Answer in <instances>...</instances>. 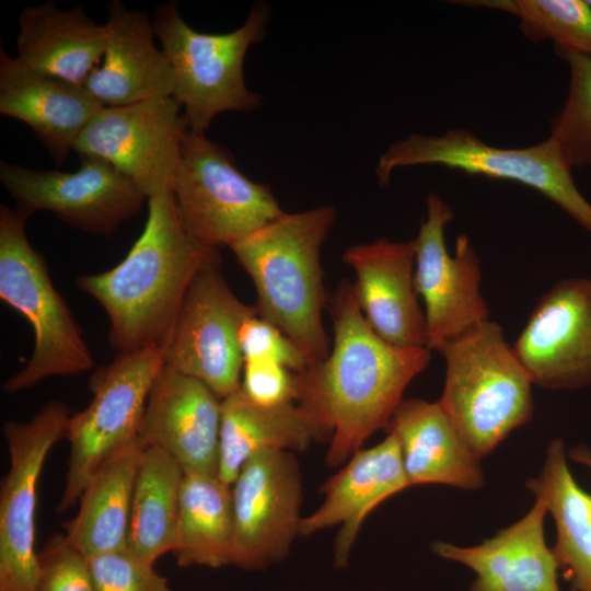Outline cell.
I'll return each instance as SVG.
<instances>
[{"mask_svg":"<svg viewBox=\"0 0 591 591\" xmlns=\"http://www.w3.org/2000/svg\"><path fill=\"white\" fill-rule=\"evenodd\" d=\"M334 343L326 358L294 373L296 402L328 442L326 463L338 466L386 428L431 350L395 347L367 323L354 285H339L331 302Z\"/></svg>","mask_w":591,"mask_h":591,"instance_id":"cell-1","label":"cell"},{"mask_svg":"<svg viewBox=\"0 0 591 591\" xmlns=\"http://www.w3.org/2000/svg\"><path fill=\"white\" fill-rule=\"evenodd\" d=\"M217 252L186 228L170 190L148 198L144 228L126 257L77 286L104 309L118 352L162 348L194 277Z\"/></svg>","mask_w":591,"mask_h":591,"instance_id":"cell-2","label":"cell"},{"mask_svg":"<svg viewBox=\"0 0 591 591\" xmlns=\"http://www.w3.org/2000/svg\"><path fill=\"white\" fill-rule=\"evenodd\" d=\"M335 218L332 206L285 212L230 247L254 282L258 315L289 337L309 363L329 354L321 247Z\"/></svg>","mask_w":591,"mask_h":591,"instance_id":"cell-3","label":"cell"},{"mask_svg":"<svg viewBox=\"0 0 591 591\" xmlns=\"http://www.w3.org/2000/svg\"><path fill=\"white\" fill-rule=\"evenodd\" d=\"M438 351L445 362L438 402L480 460L532 419L533 383L494 321L445 343Z\"/></svg>","mask_w":591,"mask_h":591,"instance_id":"cell-4","label":"cell"},{"mask_svg":"<svg viewBox=\"0 0 591 591\" xmlns=\"http://www.w3.org/2000/svg\"><path fill=\"white\" fill-rule=\"evenodd\" d=\"M268 4L255 3L244 23L228 33H201L182 18L174 1L155 8L152 26L174 78L172 97L184 109L189 130L204 132L224 112H252L262 105L244 80V59L266 35Z\"/></svg>","mask_w":591,"mask_h":591,"instance_id":"cell-5","label":"cell"},{"mask_svg":"<svg viewBox=\"0 0 591 591\" xmlns=\"http://www.w3.org/2000/svg\"><path fill=\"white\" fill-rule=\"evenodd\" d=\"M26 218L0 206V298L26 317L34 349L26 364L3 384L13 394L55 375L93 368L92 354L68 304L56 290L45 258L31 245Z\"/></svg>","mask_w":591,"mask_h":591,"instance_id":"cell-6","label":"cell"},{"mask_svg":"<svg viewBox=\"0 0 591 591\" xmlns=\"http://www.w3.org/2000/svg\"><path fill=\"white\" fill-rule=\"evenodd\" d=\"M416 165H441L522 184L552 200L591 233V204L578 189L563 152L548 138L529 147L501 148L464 128L440 135L412 134L380 154L375 175L381 185H387L394 171Z\"/></svg>","mask_w":591,"mask_h":591,"instance_id":"cell-7","label":"cell"},{"mask_svg":"<svg viewBox=\"0 0 591 591\" xmlns=\"http://www.w3.org/2000/svg\"><path fill=\"white\" fill-rule=\"evenodd\" d=\"M163 366L162 349L149 347L119 352L94 374L92 401L67 424L70 457L58 512L77 503L95 472L139 439L148 396Z\"/></svg>","mask_w":591,"mask_h":591,"instance_id":"cell-8","label":"cell"},{"mask_svg":"<svg viewBox=\"0 0 591 591\" xmlns=\"http://www.w3.org/2000/svg\"><path fill=\"white\" fill-rule=\"evenodd\" d=\"M172 193L190 233L217 248L231 247L285 213L271 189L245 176L231 152L204 132L185 135Z\"/></svg>","mask_w":591,"mask_h":591,"instance_id":"cell-9","label":"cell"},{"mask_svg":"<svg viewBox=\"0 0 591 591\" xmlns=\"http://www.w3.org/2000/svg\"><path fill=\"white\" fill-rule=\"evenodd\" d=\"M258 314L240 301L219 270L218 252L194 277L162 346L163 362L205 383L223 399L241 389L243 356L239 334Z\"/></svg>","mask_w":591,"mask_h":591,"instance_id":"cell-10","label":"cell"},{"mask_svg":"<svg viewBox=\"0 0 591 591\" xmlns=\"http://www.w3.org/2000/svg\"><path fill=\"white\" fill-rule=\"evenodd\" d=\"M70 410L47 402L28 421L3 425L10 466L0 488V591H36V488L44 462L65 438Z\"/></svg>","mask_w":591,"mask_h":591,"instance_id":"cell-11","label":"cell"},{"mask_svg":"<svg viewBox=\"0 0 591 591\" xmlns=\"http://www.w3.org/2000/svg\"><path fill=\"white\" fill-rule=\"evenodd\" d=\"M0 182L26 219L46 210L77 230L103 236L138 215L148 200L115 166L91 155H80L74 172L32 170L2 160Z\"/></svg>","mask_w":591,"mask_h":591,"instance_id":"cell-12","label":"cell"},{"mask_svg":"<svg viewBox=\"0 0 591 591\" xmlns=\"http://www.w3.org/2000/svg\"><path fill=\"white\" fill-rule=\"evenodd\" d=\"M172 96L103 107L83 130L74 150L96 157L126 175L147 198L170 192L189 130Z\"/></svg>","mask_w":591,"mask_h":591,"instance_id":"cell-13","label":"cell"},{"mask_svg":"<svg viewBox=\"0 0 591 591\" xmlns=\"http://www.w3.org/2000/svg\"><path fill=\"white\" fill-rule=\"evenodd\" d=\"M415 243L414 283L425 304L427 348L438 350L489 320L480 291L477 253L465 234L457 236L454 254L445 244V227L453 211L437 194L426 199Z\"/></svg>","mask_w":591,"mask_h":591,"instance_id":"cell-14","label":"cell"},{"mask_svg":"<svg viewBox=\"0 0 591 591\" xmlns=\"http://www.w3.org/2000/svg\"><path fill=\"white\" fill-rule=\"evenodd\" d=\"M231 565L268 568L288 555L299 535L302 478L293 452H263L245 462L231 485Z\"/></svg>","mask_w":591,"mask_h":591,"instance_id":"cell-15","label":"cell"},{"mask_svg":"<svg viewBox=\"0 0 591 591\" xmlns=\"http://www.w3.org/2000/svg\"><path fill=\"white\" fill-rule=\"evenodd\" d=\"M512 349L533 384H591V280L566 278L541 297Z\"/></svg>","mask_w":591,"mask_h":591,"instance_id":"cell-16","label":"cell"},{"mask_svg":"<svg viewBox=\"0 0 591 591\" xmlns=\"http://www.w3.org/2000/svg\"><path fill=\"white\" fill-rule=\"evenodd\" d=\"M221 402L205 383L163 366L148 396L139 439L184 473L217 475Z\"/></svg>","mask_w":591,"mask_h":591,"instance_id":"cell-17","label":"cell"},{"mask_svg":"<svg viewBox=\"0 0 591 591\" xmlns=\"http://www.w3.org/2000/svg\"><path fill=\"white\" fill-rule=\"evenodd\" d=\"M355 294L373 332L399 348H427L426 320L414 283V240L386 239L348 247Z\"/></svg>","mask_w":591,"mask_h":591,"instance_id":"cell-18","label":"cell"},{"mask_svg":"<svg viewBox=\"0 0 591 591\" xmlns=\"http://www.w3.org/2000/svg\"><path fill=\"white\" fill-rule=\"evenodd\" d=\"M410 487L396 437L386 438L374 447L359 449L344 467L326 480L324 500L306 517H302L299 535L309 536L340 525L334 544L335 565H347L358 532L380 503Z\"/></svg>","mask_w":591,"mask_h":591,"instance_id":"cell-19","label":"cell"},{"mask_svg":"<svg viewBox=\"0 0 591 591\" xmlns=\"http://www.w3.org/2000/svg\"><path fill=\"white\" fill-rule=\"evenodd\" d=\"M535 497L525 515L495 536L472 546L438 541L432 551L475 572L468 591H560L559 566L545 541L547 505Z\"/></svg>","mask_w":591,"mask_h":591,"instance_id":"cell-20","label":"cell"},{"mask_svg":"<svg viewBox=\"0 0 591 591\" xmlns=\"http://www.w3.org/2000/svg\"><path fill=\"white\" fill-rule=\"evenodd\" d=\"M107 9L105 49L84 83L86 90L104 107L172 96L173 71L155 45L152 20L118 0Z\"/></svg>","mask_w":591,"mask_h":591,"instance_id":"cell-21","label":"cell"},{"mask_svg":"<svg viewBox=\"0 0 591 591\" xmlns=\"http://www.w3.org/2000/svg\"><path fill=\"white\" fill-rule=\"evenodd\" d=\"M103 107L84 85L34 71L0 49V113L26 124L58 164Z\"/></svg>","mask_w":591,"mask_h":591,"instance_id":"cell-22","label":"cell"},{"mask_svg":"<svg viewBox=\"0 0 591 591\" xmlns=\"http://www.w3.org/2000/svg\"><path fill=\"white\" fill-rule=\"evenodd\" d=\"M385 429L398 441L410 486L441 484L463 490L484 486L480 460L438 401L403 399Z\"/></svg>","mask_w":591,"mask_h":591,"instance_id":"cell-23","label":"cell"},{"mask_svg":"<svg viewBox=\"0 0 591 591\" xmlns=\"http://www.w3.org/2000/svg\"><path fill=\"white\" fill-rule=\"evenodd\" d=\"M106 34L105 23L90 19L82 5H27L19 18L16 58L34 71L84 85L101 62Z\"/></svg>","mask_w":591,"mask_h":591,"instance_id":"cell-24","label":"cell"},{"mask_svg":"<svg viewBox=\"0 0 591 591\" xmlns=\"http://www.w3.org/2000/svg\"><path fill=\"white\" fill-rule=\"evenodd\" d=\"M322 432L296 402L264 406L237 390L221 402L217 476L231 486L251 457L270 451L302 452Z\"/></svg>","mask_w":591,"mask_h":591,"instance_id":"cell-25","label":"cell"},{"mask_svg":"<svg viewBox=\"0 0 591 591\" xmlns=\"http://www.w3.org/2000/svg\"><path fill=\"white\" fill-rule=\"evenodd\" d=\"M140 439L108 459L84 488L74 518L65 525L66 537L85 557L127 548Z\"/></svg>","mask_w":591,"mask_h":591,"instance_id":"cell-26","label":"cell"},{"mask_svg":"<svg viewBox=\"0 0 591 591\" xmlns=\"http://www.w3.org/2000/svg\"><path fill=\"white\" fill-rule=\"evenodd\" d=\"M526 487L542 497L556 526L552 547L575 591H591V494L575 480L561 439L547 447L542 472Z\"/></svg>","mask_w":591,"mask_h":591,"instance_id":"cell-27","label":"cell"},{"mask_svg":"<svg viewBox=\"0 0 591 591\" xmlns=\"http://www.w3.org/2000/svg\"><path fill=\"white\" fill-rule=\"evenodd\" d=\"M233 510L231 486L217 475L185 473L172 554L181 567L231 565Z\"/></svg>","mask_w":591,"mask_h":591,"instance_id":"cell-28","label":"cell"},{"mask_svg":"<svg viewBox=\"0 0 591 591\" xmlns=\"http://www.w3.org/2000/svg\"><path fill=\"white\" fill-rule=\"evenodd\" d=\"M184 474L171 455L144 447L135 480L127 541V549L144 561L154 564L173 551Z\"/></svg>","mask_w":591,"mask_h":591,"instance_id":"cell-29","label":"cell"},{"mask_svg":"<svg viewBox=\"0 0 591 591\" xmlns=\"http://www.w3.org/2000/svg\"><path fill=\"white\" fill-rule=\"evenodd\" d=\"M462 5L499 10L519 20L532 43L552 40L556 50L591 58V5L588 0H478Z\"/></svg>","mask_w":591,"mask_h":591,"instance_id":"cell-30","label":"cell"},{"mask_svg":"<svg viewBox=\"0 0 591 591\" xmlns=\"http://www.w3.org/2000/svg\"><path fill=\"white\" fill-rule=\"evenodd\" d=\"M569 68L567 97L551 123V139L573 167L589 165L591 159V58L557 50Z\"/></svg>","mask_w":591,"mask_h":591,"instance_id":"cell-31","label":"cell"},{"mask_svg":"<svg viewBox=\"0 0 591 591\" xmlns=\"http://www.w3.org/2000/svg\"><path fill=\"white\" fill-rule=\"evenodd\" d=\"M94 591H171L167 580L127 548L88 558Z\"/></svg>","mask_w":591,"mask_h":591,"instance_id":"cell-32","label":"cell"},{"mask_svg":"<svg viewBox=\"0 0 591 591\" xmlns=\"http://www.w3.org/2000/svg\"><path fill=\"white\" fill-rule=\"evenodd\" d=\"M37 558L36 591H94L88 557L65 534L51 536Z\"/></svg>","mask_w":591,"mask_h":591,"instance_id":"cell-33","label":"cell"},{"mask_svg":"<svg viewBox=\"0 0 591 591\" xmlns=\"http://www.w3.org/2000/svg\"><path fill=\"white\" fill-rule=\"evenodd\" d=\"M239 341L244 362L270 361L294 373L309 364L302 350L277 326L258 314L243 323Z\"/></svg>","mask_w":591,"mask_h":591,"instance_id":"cell-34","label":"cell"},{"mask_svg":"<svg viewBox=\"0 0 591 591\" xmlns=\"http://www.w3.org/2000/svg\"><path fill=\"white\" fill-rule=\"evenodd\" d=\"M241 390L251 401L264 406L293 402L296 399L294 372L270 361H245Z\"/></svg>","mask_w":591,"mask_h":591,"instance_id":"cell-35","label":"cell"},{"mask_svg":"<svg viewBox=\"0 0 591 591\" xmlns=\"http://www.w3.org/2000/svg\"><path fill=\"white\" fill-rule=\"evenodd\" d=\"M570 456L573 461L591 468V453L587 450L575 448L570 451Z\"/></svg>","mask_w":591,"mask_h":591,"instance_id":"cell-36","label":"cell"},{"mask_svg":"<svg viewBox=\"0 0 591 591\" xmlns=\"http://www.w3.org/2000/svg\"><path fill=\"white\" fill-rule=\"evenodd\" d=\"M589 4L591 5V0H588Z\"/></svg>","mask_w":591,"mask_h":591,"instance_id":"cell-37","label":"cell"},{"mask_svg":"<svg viewBox=\"0 0 591 591\" xmlns=\"http://www.w3.org/2000/svg\"><path fill=\"white\" fill-rule=\"evenodd\" d=\"M589 165H591V159H590Z\"/></svg>","mask_w":591,"mask_h":591,"instance_id":"cell-38","label":"cell"}]
</instances>
